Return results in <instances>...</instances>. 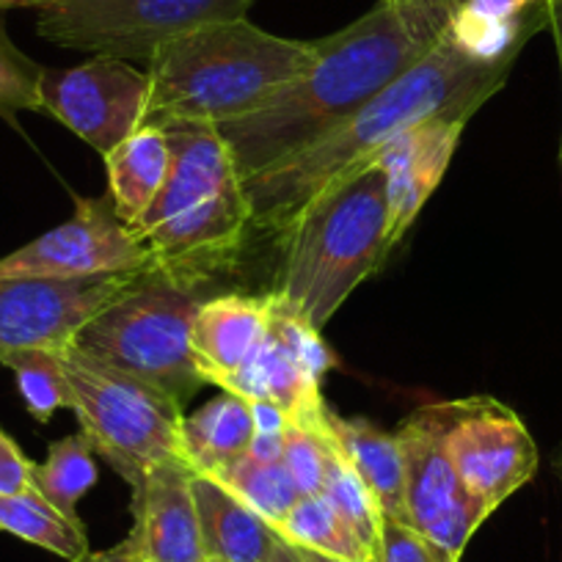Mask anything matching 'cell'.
Segmentation results:
<instances>
[{"instance_id": "5bb4252c", "label": "cell", "mask_w": 562, "mask_h": 562, "mask_svg": "<svg viewBox=\"0 0 562 562\" xmlns=\"http://www.w3.org/2000/svg\"><path fill=\"white\" fill-rule=\"evenodd\" d=\"M138 270L83 279H0V364L20 350H64Z\"/></svg>"}, {"instance_id": "44dd1931", "label": "cell", "mask_w": 562, "mask_h": 562, "mask_svg": "<svg viewBox=\"0 0 562 562\" xmlns=\"http://www.w3.org/2000/svg\"><path fill=\"white\" fill-rule=\"evenodd\" d=\"M251 441V408L237 394L221 392L202 408L182 416V450L196 474H213L248 456Z\"/></svg>"}, {"instance_id": "ac0fdd59", "label": "cell", "mask_w": 562, "mask_h": 562, "mask_svg": "<svg viewBox=\"0 0 562 562\" xmlns=\"http://www.w3.org/2000/svg\"><path fill=\"white\" fill-rule=\"evenodd\" d=\"M328 430L339 456L372 494L383 521L405 524V456L397 430L389 434L370 419H345L334 411H328Z\"/></svg>"}, {"instance_id": "83f0119b", "label": "cell", "mask_w": 562, "mask_h": 562, "mask_svg": "<svg viewBox=\"0 0 562 562\" xmlns=\"http://www.w3.org/2000/svg\"><path fill=\"white\" fill-rule=\"evenodd\" d=\"M328 450H331V434L323 436L315 430L299 428V425H290L288 434H284L281 467L288 469L290 480L301 496H317L323 491Z\"/></svg>"}, {"instance_id": "f35d334b", "label": "cell", "mask_w": 562, "mask_h": 562, "mask_svg": "<svg viewBox=\"0 0 562 562\" xmlns=\"http://www.w3.org/2000/svg\"><path fill=\"white\" fill-rule=\"evenodd\" d=\"M36 0H0V12L3 9H34Z\"/></svg>"}, {"instance_id": "d590c367", "label": "cell", "mask_w": 562, "mask_h": 562, "mask_svg": "<svg viewBox=\"0 0 562 562\" xmlns=\"http://www.w3.org/2000/svg\"><path fill=\"white\" fill-rule=\"evenodd\" d=\"M281 447H284V436H254L248 452L259 461H281Z\"/></svg>"}, {"instance_id": "4316f807", "label": "cell", "mask_w": 562, "mask_h": 562, "mask_svg": "<svg viewBox=\"0 0 562 562\" xmlns=\"http://www.w3.org/2000/svg\"><path fill=\"white\" fill-rule=\"evenodd\" d=\"M3 367L14 372L20 397L36 422H50L58 411L69 408V383L58 350H20Z\"/></svg>"}, {"instance_id": "4fadbf2b", "label": "cell", "mask_w": 562, "mask_h": 562, "mask_svg": "<svg viewBox=\"0 0 562 562\" xmlns=\"http://www.w3.org/2000/svg\"><path fill=\"white\" fill-rule=\"evenodd\" d=\"M144 268L147 251L133 226L119 218L111 193L78 196L64 224L0 257V279H83Z\"/></svg>"}, {"instance_id": "603a6c76", "label": "cell", "mask_w": 562, "mask_h": 562, "mask_svg": "<svg viewBox=\"0 0 562 562\" xmlns=\"http://www.w3.org/2000/svg\"><path fill=\"white\" fill-rule=\"evenodd\" d=\"M97 452L83 430L53 441L47 458L34 463V488L50 502L64 516H78V502L94 488L97 483Z\"/></svg>"}, {"instance_id": "e575fe53", "label": "cell", "mask_w": 562, "mask_h": 562, "mask_svg": "<svg viewBox=\"0 0 562 562\" xmlns=\"http://www.w3.org/2000/svg\"><path fill=\"white\" fill-rule=\"evenodd\" d=\"M78 562H140V560H138V554H135L133 543L124 538L122 543L111 546V549H105V551H89V554L80 557Z\"/></svg>"}, {"instance_id": "9c48e42d", "label": "cell", "mask_w": 562, "mask_h": 562, "mask_svg": "<svg viewBox=\"0 0 562 562\" xmlns=\"http://www.w3.org/2000/svg\"><path fill=\"white\" fill-rule=\"evenodd\" d=\"M447 425L450 403H436L416 408L397 428L405 456V524L452 562H461L491 513L458 477L447 452Z\"/></svg>"}, {"instance_id": "ffe728a7", "label": "cell", "mask_w": 562, "mask_h": 562, "mask_svg": "<svg viewBox=\"0 0 562 562\" xmlns=\"http://www.w3.org/2000/svg\"><path fill=\"white\" fill-rule=\"evenodd\" d=\"M105 160L113 207L124 224L133 226L155 204L171 169L169 135L164 127L144 124L122 140Z\"/></svg>"}, {"instance_id": "6da1fadb", "label": "cell", "mask_w": 562, "mask_h": 562, "mask_svg": "<svg viewBox=\"0 0 562 562\" xmlns=\"http://www.w3.org/2000/svg\"><path fill=\"white\" fill-rule=\"evenodd\" d=\"M518 56H480L445 34L411 69L304 153L243 180L251 229L281 237L326 188L375 164L411 127L467 122L505 86Z\"/></svg>"}, {"instance_id": "836d02e7", "label": "cell", "mask_w": 562, "mask_h": 562, "mask_svg": "<svg viewBox=\"0 0 562 562\" xmlns=\"http://www.w3.org/2000/svg\"><path fill=\"white\" fill-rule=\"evenodd\" d=\"M546 29H549L551 36H554L557 61H560V78H562V0H546ZM557 160H560V175H562V133H560Z\"/></svg>"}, {"instance_id": "cb8c5ba5", "label": "cell", "mask_w": 562, "mask_h": 562, "mask_svg": "<svg viewBox=\"0 0 562 562\" xmlns=\"http://www.w3.org/2000/svg\"><path fill=\"white\" fill-rule=\"evenodd\" d=\"M204 477L215 480L218 485H224L235 499H240L243 505L251 507L257 516H262L270 527H279L281 518L288 516L290 507L299 502V488L290 480L288 469L281 467V461H259L251 452L243 458H237L229 467L218 469L213 474H204Z\"/></svg>"}, {"instance_id": "277c9868", "label": "cell", "mask_w": 562, "mask_h": 562, "mask_svg": "<svg viewBox=\"0 0 562 562\" xmlns=\"http://www.w3.org/2000/svg\"><path fill=\"white\" fill-rule=\"evenodd\" d=\"M171 169L153 207L133 224L149 268L215 281L251 229L246 188L215 127L169 124Z\"/></svg>"}, {"instance_id": "8992f818", "label": "cell", "mask_w": 562, "mask_h": 562, "mask_svg": "<svg viewBox=\"0 0 562 562\" xmlns=\"http://www.w3.org/2000/svg\"><path fill=\"white\" fill-rule=\"evenodd\" d=\"M213 281L144 268L72 339V348L138 378L186 408L204 386L191 331Z\"/></svg>"}, {"instance_id": "f546056e", "label": "cell", "mask_w": 562, "mask_h": 562, "mask_svg": "<svg viewBox=\"0 0 562 562\" xmlns=\"http://www.w3.org/2000/svg\"><path fill=\"white\" fill-rule=\"evenodd\" d=\"M386 3L397 9L416 40L434 47L447 34L463 0H386Z\"/></svg>"}, {"instance_id": "7402d4cb", "label": "cell", "mask_w": 562, "mask_h": 562, "mask_svg": "<svg viewBox=\"0 0 562 562\" xmlns=\"http://www.w3.org/2000/svg\"><path fill=\"white\" fill-rule=\"evenodd\" d=\"M0 529L69 562H78L80 557L89 554L83 521L64 516L36 488L0 496Z\"/></svg>"}, {"instance_id": "d6a6232c", "label": "cell", "mask_w": 562, "mask_h": 562, "mask_svg": "<svg viewBox=\"0 0 562 562\" xmlns=\"http://www.w3.org/2000/svg\"><path fill=\"white\" fill-rule=\"evenodd\" d=\"M248 408H251L254 436H284L290 425H293L288 414L276 403H268V400H251Z\"/></svg>"}, {"instance_id": "7a4b0ae2", "label": "cell", "mask_w": 562, "mask_h": 562, "mask_svg": "<svg viewBox=\"0 0 562 562\" xmlns=\"http://www.w3.org/2000/svg\"><path fill=\"white\" fill-rule=\"evenodd\" d=\"M315 47L304 75L257 111L215 127L243 180L326 138L430 50L386 0Z\"/></svg>"}, {"instance_id": "52a82bcc", "label": "cell", "mask_w": 562, "mask_h": 562, "mask_svg": "<svg viewBox=\"0 0 562 562\" xmlns=\"http://www.w3.org/2000/svg\"><path fill=\"white\" fill-rule=\"evenodd\" d=\"M58 361L80 430L130 488L160 463H188L180 403L72 345L58 350Z\"/></svg>"}, {"instance_id": "8d00e7d4", "label": "cell", "mask_w": 562, "mask_h": 562, "mask_svg": "<svg viewBox=\"0 0 562 562\" xmlns=\"http://www.w3.org/2000/svg\"><path fill=\"white\" fill-rule=\"evenodd\" d=\"M270 562H301V557H299V551H295V546H290L288 540L279 535V543H276Z\"/></svg>"}, {"instance_id": "484cf974", "label": "cell", "mask_w": 562, "mask_h": 562, "mask_svg": "<svg viewBox=\"0 0 562 562\" xmlns=\"http://www.w3.org/2000/svg\"><path fill=\"white\" fill-rule=\"evenodd\" d=\"M321 496L334 507V513L353 529L356 538H359L361 543H364V549L378 560L383 516L381 510H378L372 494L367 491V485L359 480V474H356L353 469H350V463L339 456L334 441L331 450H328V467Z\"/></svg>"}, {"instance_id": "8fae6325", "label": "cell", "mask_w": 562, "mask_h": 562, "mask_svg": "<svg viewBox=\"0 0 562 562\" xmlns=\"http://www.w3.org/2000/svg\"><path fill=\"white\" fill-rule=\"evenodd\" d=\"M447 452L469 494L496 513L538 472V445L510 405L488 394L450 400Z\"/></svg>"}, {"instance_id": "d4e9b609", "label": "cell", "mask_w": 562, "mask_h": 562, "mask_svg": "<svg viewBox=\"0 0 562 562\" xmlns=\"http://www.w3.org/2000/svg\"><path fill=\"white\" fill-rule=\"evenodd\" d=\"M276 532L288 543L317 551V554L337 557L345 562H378L321 494L299 496L288 516L281 518Z\"/></svg>"}, {"instance_id": "74e56055", "label": "cell", "mask_w": 562, "mask_h": 562, "mask_svg": "<svg viewBox=\"0 0 562 562\" xmlns=\"http://www.w3.org/2000/svg\"><path fill=\"white\" fill-rule=\"evenodd\" d=\"M295 551H299L301 562H345V560H337V557H326V554H317V551H310V549H299V546H295Z\"/></svg>"}, {"instance_id": "7c38bea8", "label": "cell", "mask_w": 562, "mask_h": 562, "mask_svg": "<svg viewBox=\"0 0 562 562\" xmlns=\"http://www.w3.org/2000/svg\"><path fill=\"white\" fill-rule=\"evenodd\" d=\"M42 113L72 130L102 158L147 124L149 75L122 58L94 56L72 69H45Z\"/></svg>"}, {"instance_id": "f1b7e54d", "label": "cell", "mask_w": 562, "mask_h": 562, "mask_svg": "<svg viewBox=\"0 0 562 562\" xmlns=\"http://www.w3.org/2000/svg\"><path fill=\"white\" fill-rule=\"evenodd\" d=\"M42 72L45 69L23 56L7 36H0V113L42 111Z\"/></svg>"}, {"instance_id": "1f68e13d", "label": "cell", "mask_w": 562, "mask_h": 562, "mask_svg": "<svg viewBox=\"0 0 562 562\" xmlns=\"http://www.w3.org/2000/svg\"><path fill=\"white\" fill-rule=\"evenodd\" d=\"M34 491V463L25 458L18 441L0 428V496Z\"/></svg>"}, {"instance_id": "e0dca14e", "label": "cell", "mask_w": 562, "mask_h": 562, "mask_svg": "<svg viewBox=\"0 0 562 562\" xmlns=\"http://www.w3.org/2000/svg\"><path fill=\"white\" fill-rule=\"evenodd\" d=\"M273 293L210 295L193 317L191 350L199 372L213 386H224L257 353L270 331Z\"/></svg>"}, {"instance_id": "30bf717a", "label": "cell", "mask_w": 562, "mask_h": 562, "mask_svg": "<svg viewBox=\"0 0 562 562\" xmlns=\"http://www.w3.org/2000/svg\"><path fill=\"white\" fill-rule=\"evenodd\" d=\"M337 367V356L323 339L321 328L306 323L273 295L270 331L257 353L237 375L221 386L251 400L279 405L293 425L328 436V405L323 400V378Z\"/></svg>"}, {"instance_id": "ab89813d", "label": "cell", "mask_w": 562, "mask_h": 562, "mask_svg": "<svg viewBox=\"0 0 562 562\" xmlns=\"http://www.w3.org/2000/svg\"><path fill=\"white\" fill-rule=\"evenodd\" d=\"M554 469H557V474H560V483H562V452H560V458L554 461Z\"/></svg>"}, {"instance_id": "d6986e66", "label": "cell", "mask_w": 562, "mask_h": 562, "mask_svg": "<svg viewBox=\"0 0 562 562\" xmlns=\"http://www.w3.org/2000/svg\"><path fill=\"white\" fill-rule=\"evenodd\" d=\"M199 521L207 562H270L279 532L224 485L193 472Z\"/></svg>"}, {"instance_id": "ba28073f", "label": "cell", "mask_w": 562, "mask_h": 562, "mask_svg": "<svg viewBox=\"0 0 562 562\" xmlns=\"http://www.w3.org/2000/svg\"><path fill=\"white\" fill-rule=\"evenodd\" d=\"M254 0H36V34L69 50L149 61L166 42L246 18Z\"/></svg>"}, {"instance_id": "5b68a950", "label": "cell", "mask_w": 562, "mask_h": 562, "mask_svg": "<svg viewBox=\"0 0 562 562\" xmlns=\"http://www.w3.org/2000/svg\"><path fill=\"white\" fill-rule=\"evenodd\" d=\"M284 246L273 295L315 328L392 254V202L378 164L342 177L312 199L279 237Z\"/></svg>"}, {"instance_id": "4dcf8cb0", "label": "cell", "mask_w": 562, "mask_h": 562, "mask_svg": "<svg viewBox=\"0 0 562 562\" xmlns=\"http://www.w3.org/2000/svg\"><path fill=\"white\" fill-rule=\"evenodd\" d=\"M378 562H452L439 549L414 532L408 524L383 521Z\"/></svg>"}, {"instance_id": "2e32d148", "label": "cell", "mask_w": 562, "mask_h": 562, "mask_svg": "<svg viewBox=\"0 0 562 562\" xmlns=\"http://www.w3.org/2000/svg\"><path fill=\"white\" fill-rule=\"evenodd\" d=\"M467 122L436 119L400 135L392 147L375 160L389 180L392 202V243L397 246L405 232L414 226L430 193L445 180L450 160L458 149Z\"/></svg>"}, {"instance_id": "3957f363", "label": "cell", "mask_w": 562, "mask_h": 562, "mask_svg": "<svg viewBox=\"0 0 562 562\" xmlns=\"http://www.w3.org/2000/svg\"><path fill=\"white\" fill-rule=\"evenodd\" d=\"M315 42L284 40L240 20L207 23L149 58L147 124H221L257 111L312 67Z\"/></svg>"}, {"instance_id": "9a60e30c", "label": "cell", "mask_w": 562, "mask_h": 562, "mask_svg": "<svg viewBox=\"0 0 562 562\" xmlns=\"http://www.w3.org/2000/svg\"><path fill=\"white\" fill-rule=\"evenodd\" d=\"M130 491L133 529L127 540L140 562H207L188 463H160Z\"/></svg>"}]
</instances>
